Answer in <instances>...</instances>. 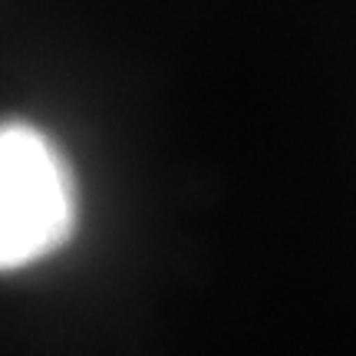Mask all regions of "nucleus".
Masks as SVG:
<instances>
[{"label": "nucleus", "mask_w": 356, "mask_h": 356, "mask_svg": "<svg viewBox=\"0 0 356 356\" xmlns=\"http://www.w3.org/2000/svg\"><path fill=\"white\" fill-rule=\"evenodd\" d=\"M76 228V188L40 129L0 122V270L53 254Z\"/></svg>", "instance_id": "obj_1"}]
</instances>
